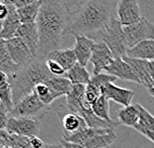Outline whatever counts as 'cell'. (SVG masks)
Segmentation results:
<instances>
[{
	"instance_id": "obj_5",
	"label": "cell",
	"mask_w": 154,
	"mask_h": 148,
	"mask_svg": "<svg viewBox=\"0 0 154 148\" xmlns=\"http://www.w3.org/2000/svg\"><path fill=\"white\" fill-rule=\"evenodd\" d=\"M49 111V106L44 104L34 93L26 95L13 106L9 116L26 117L41 120Z\"/></svg>"
},
{
	"instance_id": "obj_38",
	"label": "cell",
	"mask_w": 154,
	"mask_h": 148,
	"mask_svg": "<svg viewBox=\"0 0 154 148\" xmlns=\"http://www.w3.org/2000/svg\"><path fill=\"white\" fill-rule=\"evenodd\" d=\"M148 90V93H149V94L151 95L152 97H154V87H152V88H147Z\"/></svg>"
},
{
	"instance_id": "obj_2",
	"label": "cell",
	"mask_w": 154,
	"mask_h": 148,
	"mask_svg": "<svg viewBox=\"0 0 154 148\" xmlns=\"http://www.w3.org/2000/svg\"><path fill=\"white\" fill-rule=\"evenodd\" d=\"M69 15V1L42 0L36 19L39 34V58L46 59L49 54L60 50Z\"/></svg>"
},
{
	"instance_id": "obj_9",
	"label": "cell",
	"mask_w": 154,
	"mask_h": 148,
	"mask_svg": "<svg viewBox=\"0 0 154 148\" xmlns=\"http://www.w3.org/2000/svg\"><path fill=\"white\" fill-rule=\"evenodd\" d=\"M56 111H57V114L62 124V129H63L62 135L63 136L75 134L78 131L88 126L83 118L69 111L65 104L58 106L56 107Z\"/></svg>"
},
{
	"instance_id": "obj_37",
	"label": "cell",
	"mask_w": 154,
	"mask_h": 148,
	"mask_svg": "<svg viewBox=\"0 0 154 148\" xmlns=\"http://www.w3.org/2000/svg\"><path fill=\"white\" fill-rule=\"evenodd\" d=\"M43 148H64L62 146L61 143L59 144H48V143H45V145Z\"/></svg>"
},
{
	"instance_id": "obj_33",
	"label": "cell",
	"mask_w": 154,
	"mask_h": 148,
	"mask_svg": "<svg viewBox=\"0 0 154 148\" xmlns=\"http://www.w3.org/2000/svg\"><path fill=\"white\" fill-rule=\"evenodd\" d=\"M31 147L32 148H43L45 143L43 142V140L40 139L38 136H35V137H32L31 139Z\"/></svg>"
},
{
	"instance_id": "obj_24",
	"label": "cell",
	"mask_w": 154,
	"mask_h": 148,
	"mask_svg": "<svg viewBox=\"0 0 154 148\" xmlns=\"http://www.w3.org/2000/svg\"><path fill=\"white\" fill-rule=\"evenodd\" d=\"M91 110L97 117L106 120V122L119 125V123L111 119L109 116V100L106 97L100 95L94 103L91 104Z\"/></svg>"
},
{
	"instance_id": "obj_3",
	"label": "cell",
	"mask_w": 154,
	"mask_h": 148,
	"mask_svg": "<svg viewBox=\"0 0 154 148\" xmlns=\"http://www.w3.org/2000/svg\"><path fill=\"white\" fill-rule=\"evenodd\" d=\"M53 77L47 68L46 59L43 58L36 57L28 64L19 68L17 73L9 78L13 103H17L26 95L33 93L37 85L47 83Z\"/></svg>"
},
{
	"instance_id": "obj_35",
	"label": "cell",
	"mask_w": 154,
	"mask_h": 148,
	"mask_svg": "<svg viewBox=\"0 0 154 148\" xmlns=\"http://www.w3.org/2000/svg\"><path fill=\"white\" fill-rule=\"evenodd\" d=\"M60 143L62 144V146L64 148H86L82 145H79V144H76V143H71V142H67V141H65L62 139L60 141Z\"/></svg>"
},
{
	"instance_id": "obj_7",
	"label": "cell",
	"mask_w": 154,
	"mask_h": 148,
	"mask_svg": "<svg viewBox=\"0 0 154 148\" xmlns=\"http://www.w3.org/2000/svg\"><path fill=\"white\" fill-rule=\"evenodd\" d=\"M41 120L26 117L9 116L6 131L11 134L21 135L25 137H35L40 131Z\"/></svg>"
},
{
	"instance_id": "obj_30",
	"label": "cell",
	"mask_w": 154,
	"mask_h": 148,
	"mask_svg": "<svg viewBox=\"0 0 154 148\" xmlns=\"http://www.w3.org/2000/svg\"><path fill=\"white\" fill-rule=\"evenodd\" d=\"M46 65H47L49 72L53 76H55V77H65V76H66L67 72L58 63H56L55 61L46 59Z\"/></svg>"
},
{
	"instance_id": "obj_17",
	"label": "cell",
	"mask_w": 154,
	"mask_h": 148,
	"mask_svg": "<svg viewBox=\"0 0 154 148\" xmlns=\"http://www.w3.org/2000/svg\"><path fill=\"white\" fill-rule=\"evenodd\" d=\"M122 59L126 63H128L131 66V68L133 69L134 73H135L136 77L139 81V85H142L147 88L153 87L151 79H150V75H149L148 61L140 60V59L128 58V57H126V56Z\"/></svg>"
},
{
	"instance_id": "obj_29",
	"label": "cell",
	"mask_w": 154,
	"mask_h": 148,
	"mask_svg": "<svg viewBox=\"0 0 154 148\" xmlns=\"http://www.w3.org/2000/svg\"><path fill=\"white\" fill-rule=\"evenodd\" d=\"M100 95H101L100 91L99 88H97L94 85H93L90 83L86 85V100L91 106L100 97Z\"/></svg>"
},
{
	"instance_id": "obj_32",
	"label": "cell",
	"mask_w": 154,
	"mask_h": 148,
	"mask_svg": "<svg viewBox=\"0 0 154 148\" xmlns=\"http://www.w3.org/2000/svg\"><path fill=\"white\" fill-rule=\"evenodd\" d=\"M9 14V8L7 3L5 2V0L0 1V21H4Z\"/></svg>"
},
{
	"instance_id": "obj_40",
	"label": "cell",
	"mask_w": 154,
	"mask_h": 148,
	"mask_svg": "<svg viewBox=\"0 0 154 148\" xmlns=\"http://www.w3.org/2000/svg\"><path fill=\"white\" fill-rule=\"evenodd\" d=\"M2 40V39H1V37H0V41H1Z\"/></svg>"
},
{
	"instance_id": "obj_8",
	"label": "cell",
	"mask_w": 154,
	"mask_h": 148,
	"mask_svg": "<svg viewBox=\"0 0 154 148\" xmlns=\"http://www.w3.org/2000/svg\"><path fill=\"white\" fill-rule=\"evenodd\" d=\"M117 20L122 27L135 24L141 19V10L136 0H119L116 5Z\"/></svg>"
},
{
	"instance_id": "obj_11",
	"label": "cell",
	"mask_w": 154,
	"mask_h": 148,
	"mask_svg": "<svg viewBox=\"0 0 154 148\" xmlns=\"http://www.w3.org/2000/svg\"><path fill=\"white\" fill-rule=\"evenodd\" d=\"M112 60L113 56L109 47L103 42L96 41L91 57V62L94 66V75H99L101 71H104V69L112 62Z\"/></svg>"
},
{
	"instance_id": "obj_27",
	"label": "cell",
	"mask_w": 154,
	"mask_h": 148,
	"mask_svg": "<svg viewBox=\"0 0 154 148\" xmlns=\"http://www.w3.org/2000/svg\"><path fill=\"white\" fill-rule=\"evenodd\" d=\"M0 103H2L7 108L9 113L14 106L12 97V88L9 82L0 85Z\"/></svg>"
},
{
	"instance_id": "obj_19",
	"label": "cell",
	"mask_w": 154,
	"mask_h": 148,
	"mask_svg": "<svg viewBox=\"0 0 154 148\" xmlns=\"http://www.w3.org/2000/svg\"><path fill=\"white\" fill-rule=\"evenodd\" d=\"M46 59L55 61L66 72H68L71 68H73L78 63L74 48L63 49V50L60 49V50H57L53 52V53L49 54Z\"/></svg>"
},
{
	"instance_id": "obj_34",
	"label": "cell",
	"mask_w": 154,
	"mask_h": 148,
	"mask_svg": "<svg viewBox=\"0 0 154 148\" xmlns=\"http://www.w3.org/2000/svg\"><path fill=\"white\" fill-rule=\"evenodd\" d=\"M32 1H33V0H11L12 4L14 5V7H15L16 9L25 7L26 5L30 4V3H31Z\"/></svg>"
},
{
	"instance_id": "obj_4",
	"label": "cell",
	"mask_w": 154,
	"mask_h": 148,
	"mask_svg": "<svg viewBox=\"0 0 154 148\" xmlns=\"http://www.w3.org/2000/svg\"><path fill=\"white\" fill-rule=\"evenodd\" d=\"M99 37L112 53L113 59L124 58L127 53V48L124 43L122 26L117 18H113L106 28L100 33Z\"/></svg>"
},
{
	"instance_id": "obj_20",
	"label": "cell",
	"mask_w": 154,
	"mask_h": 148,
	"mask_svg": "<svg viewBox=\"0 0 154 148\" xmlns=\"http://www.w3.org/2000/svg\"><path fill=\"white\" fill-rule=\"evenodd\" d=\"M126 57L145 61H154V40L142 41L134 47L128 49Z\"/></svg>"
},
{
	"instance_id": "obj_14",
	"label": "cell",
	"mask_w": 154,
	"mask_h": 148,
	"mask_svg": "<svg viewBox=\"0 0 154 148\" xmlns=\"http://www.w3.org/2000/svg\"><path fill=\"white\" fill-rule=\"evenodd\" d=\"M15 37L22 39L30 49L34 57H38L39 52V34L36 23L21 24L15 33Z\"/></svg>"
},
{
	"instance_id": "obj_6",
	"label": "cell",
	"mask_w": 154,
	"mask_h": 148,
	"mask_svg": "<svg viewBox=\"0 0 154 148\" xmlns=\"http://www.w3.org/2000/svg\"><path fill=\"white\" fill-rule=\"evenodd\" d=\"M124 43L127 50L138 43L146 40H154V23L146 17H142L135 24L122 27Z\"/></svg>"
},
{
	"instance_id": "obj_21",
	"label": "cell",
	"mask_w": 154,
	"mask_h": 148,
	"mask_svg": "<svg viewBox=\"0 0 154 148\" xmlns=\"http://www.w3.org/2000/svg\"><path fill=\"white\" fill-rule=\"evenodd\" d=\"M19 70V67L16 65L9 55L7 49L5 46V41H0V72L5 74L9 78L13 77L17 71Z\"/></svg>"
},
{
	"instance_id": "obj_10",
	"label": "cell",
	"mask_w": 154,
	"mask_h": 148,
	"mask_svg": "<svg viewBox=\"0 0 154 148\" xmlns=\"http://www.w3.org/2000/svg\"><path fill=\"white\" fill-rule=\"evenodd\" d=\"M5 46L12 61L19 68L25 66L30 61L33 60L34 58H36L32 54L28 46L25 44V42L18 37H14L12 39H9V40H6Z\"/></svg>"
},
{
	"instance_id": "obj_12",
	"label": "cell",
	"mask_w": 154,
	"mask_h": 148,
	"mask_svg": "<svg viewBox=\"0 0 154 148\" xmlns=\"http://www.w3.org/2000/svg\"><path fill=\"white\" fill-rule=\"evenodd\" d=\"M100 94L109 100H113L114 103H119L123 107H125L131 104L132 97L135 93L132 90L123 88L111 83L103 85L100 88Z\"/></svg>"
},
{
	"instance_id": "obj_23",
	"label": "cell",
	"mask_w": 154,
	"mask_h": 148,
	"mask_svg": "<svg viewBox=\"0 0 154 148\" xmlns=\"http://www.w3.org/2000/svg\"><path fill=\"white\" fill-rule=\"evenodd\" d=\"M65 78L71 82L72 85H87L91 81V75L88 72L87 68L77 63L73 68L69 70Z\"/></svg>"
},
{
	"instance_id": "obj_36",
	"label": "cell",
	"mask_w": 154,
	"mask_h": 148,
	"mask_svg": "<svg viewBox=\"0 0 154 148\" xmlns=\"http://www.w3.org/2000/svg\"><path fill=\"white\" fill-rule=\"evenodd\" d=\"M148 66H149V75H150V79H151L152 85L154 87V61H148Z\"/></svg>"
},
{
	"instance_id": "obj_39",
	"label": "cell",
	"mask_w": 154,
	"mask_h": 148,
	"mask_svg": "<svg viewBox=\"0 0 154 148\" xmlns=\"http://www.w3.org/2000/svg\"><path fill=\"white\" fill-rule=\"evenodd\" d=\"M2 29V21H0V31H1Z\"/></svg>"
},
{
	"instance_id": "obj_1",
	"label": "cell",
	"mask_w": 154,
	"mask_h": 148,
	"mask_svg": "<svg viewBox=\"0 0 154 148\" xmlns=\"http://www.w3.org/2000/svg\"><path fill=\"white\" fill-rule=\"evenodd\" d=\"M116 5L117 1L106 0L69 1L70 15L65 35H83L94 40L116 18Z\"/></svg>"
},
{
	"instance_id": "obj_15",
	"label": "cell",
	"mask_w": 154,
	"mask_h": 148,
	"mask_svg": "<svg viewBox=\"0 0 154 148\" xmlns=\"http://www.w3.org/2000/svg\"><path fill=\"white\" fill-rule=\"evenodd\" d=\"M75 39H76V43L74 46V51L76 54L77 61L79 64L86 67L88 62L91 61V52L96 41L83 35H76Z\"/></svg>"
},
{
	"instance_id": "obj_28",
	"label": "cell",
	"mask_w": 154,
	"mask_h": 148,
	"mask_svg": "<svg viewBox=\"0 0 154 148\" xmlns=\"http://www.w3.org/2000/svg\"><path fill=\"white\" fill-rule=\"evenodd\" d=\"M116 80H117V79L116 77H113V76L109 75L106 73H100L99 75H94L93 77L91 78L90 84L94 85L97 88H99L100 91V88H103V85L113 83Z\"/></svg>"
},
{
	"instance_id": "obj_22",
	"label": "cell",
	"mask_w": 154,
	"mask_h": 148,
	"mask_svg": "<svg viewBox=\"0 0 154 148\" xmlns=\"http://www.w3.org/2000/svg\"><path fill=\"white\" fill-rule=\"evenodd\" d=\"M42 4V0H33L30 4L25 7L16 9L20 24H28V23H36L39 9Z\"/></svg>"
},
{
	"instance_id": "obj_26",
	"label": "cell",
	"mask_w": 154,
	"mask_h": 148,
	"mask_svg": "<svg viewBox=\"0 0 154 148\" xmlns=\"http://www.w3.org/2000/svg\"><path fill=\"white\" fill-rule=\"evenodd\" d=\"M47 84L55 91L62 95H67L71 91L72 83L65 77H55L54 76L47 82Z\"/></svg>"
},
{
	"instance_id": "obj_31",
	"label": "cell",
	"mask_w": 154,
	"mask_h": 148,
	"mask_svg": "<svg viewBox=\"0 0 154 148\" xmlns=\"http://www.w3.org/2000/svg\"><path fill=\"white\" fill-rule=\"evenodd\" d=\"M9 119V111L2 103H0V130H5Z\"/></svg>"
},
{
	"instance_id": "obj_16",
	"label": "cell",
	"mask_w": 154,
	"mask_h": 148,
	"mask_svg": "<svg viewBox=\"0 0 154 148\" xmlns=\"http://www.w3.org/2000/svg\"><path fill=\"white\" fill-rule=\"evenodd\" d=\"M7 3L9 8V14L7 18L2 22V29L0 31V37L2 40H9L15 37V33L18 30L19 26H20V21H19L17 11L14 5L12 4L11 0H5Z\"/></svg>"
},
{
	"instance_id": "obj_25",
	"label": "cell",
	"mask_w": 154,
	"mask_h": 148,
	"mask_svg": "<svg viewBox=\"0 0 154 148\" xmlns=\"http://www.w3.org/2000/svg\"><path fill=\"white\" fill-rule=\"evenodd\" d=\"M33 93L37 95L38 98L42 103L48 106L53 103L56 98L63 97L62 94H58L57 91H55L47 83H42V84L37 85L34 88Z\"/></svg>"
},
{
	"instance_id": "obj_18",
	"label": "cell",
	"mask_w": 154,
	"mask_h": 148,
	"mask_svg": "<svg viewBox=\"0 0 154 148\" xmlns=\"http://www.w3.org/2000/svg\"><path fill=\"white\" fill-rule=\"evenodd\" d=\"M139 106V103H135L119 109L117 111V118H119L117 123L127 127H135L140 118Z\"/></svg>"
},
{
	"instance_id": "obj_13",
	"label": "cell",
	"mask_w": 154,
	"mask_h": 148,
	"mask_svg": "<svg viewBox=\"0 0 154 148\" xmlns=\"http://www.w3.org/2000/svg\"><path fill=\"white\" fill-rule=\"evenodd\" d=\"M104 71L106 74L113 76L119 80L139 84L138 79H137L131 66L126 63L122 58L113 59L112 62L104 69Z\"/></svg>"
}]
</instances>
